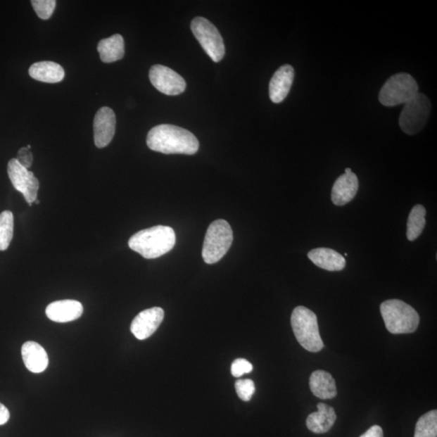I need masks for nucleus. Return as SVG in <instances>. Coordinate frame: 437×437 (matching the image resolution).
Segmentation results:
<instances>
[{
  "instance_id": "1",
  "label": "nucleus",
  "mask_w": 437,
  "mask_h": 437,
  "mask_svg": "<svg viewBox=\"0 0 437 437\" xmlns=\"http://www.w3.org/2000/svg\"><path fill=\"white\" fill-rule=\"evenodd\" d=\"M147 144L151 150L164 154L194 155L199 148L198 140L193 133L170 124L151 129Z\"/></svg>"
},
{
  "instance_id": "2",
  "label": "nucleus",
  "mask_w": 437,
  "mask_h": 437,
  "mask_svg": "<svg viewBox=\"0 0 437 437\" xmlns=\"http://www.w3.org/2000/svg\"><path fill=\"white\" fill-rule=\"evenodd\" d=\"M175 243V230L169 226L158 225L138 232L129 239L128 245L144 258L153 259L169 253Z\"/></svg>"
},
{
  "instance_id": "3",
  "label": "nucleus",
  "mask_w": 437,
  "mask_h": 437,
  "mask_svg": "<svg viewBox=\"0 0 437 437\" xmlns=\"http://www.w3.org/2000/svg\"><path fill=\"white\" fill-rule=\"evenodd\" d=\"M381 314L388 331L392 334L413 333L419 327L418 312L403 300L393 299L383 302Z\"/></svg>"
},
{
  "instance_id": "4",
  "label": "nucleus",
  "mask_w": 437,
  "mask_h": 437,
  "mask_svg": "<svg viewBox=\"0 0 437 437\" xmlns=\"http://www.w3.org/2000/svg\"><path fill=\"white\" fill-rule=\"evenodd\" d=\"M291 324L295 336L302 347L311 353L320 352L324 344L314 312L304 306L295 308L291 314Z\"/></svg>"
},
{
  "instance_id": "5",
  "label": "nucleus",
  "mask_w": 437,
  "mask_h": 437,
  "mask_svg": "<svg viewBox=\"0 0 437 437\" xmlns=\"http://www.w3.org/2000/svg\"><path fill=\"white\" fill-rule=\"evenodd\" d=\"M234 241L233 230L224 220L214 221L208 227L203 242L202 256L208 264L217 263L229 251Z\"/></svg>"
},
{
  "instance_id": "6",
  "label": "nucleus",
  "mask_w": 437,
  "mask_h": 437,
  "mask_svg": "<svg viewBox=\"0 0 437 437\" xmlns=\"http://www.w3.org/2000/svg\"><path fill=\"white\" fill-rule=\"evenodd\" d=\"M419 93L417 81L407 73H398L388 79L379 94L383 106L392 107L406 104Z\"/></svg>"
},
{
  "instance_id": "7",
  "label": "nucleus",
  "mask_w": 437,
  "mask_h": 437,
  "mask_svg": "<svg viewBox=\"0 0 437 437\" xmlns=\"http://www.w3.org/2000/svg\"><path fill=\"white\" fill-rule=\"evenodd\" d=\"M431 105L429 97L418 93L405 104L399 118V126L403 131L414 136L422 131L430 116Z\"/></svg>"
},
{
  "instance_id": "8",
  "label": "nucleus",
  "mask_w": 437,
  "mask_h": 437,
  "mask_svg": "<svg viewBox=\"0 0 437 437\" xmlns=\"http://www.w3.org/2000/svg\"><path fill=\"white\" fill-rule=\"evenodd\" d=\"M191 30L204 51L215 63L222 61L225 55V46L217 27L208 19L198 16L192 21Z\"/></svg>"
},
{
  "instance_id": "9",
  "label": "nucleus",
  "mask_w": 437,
  "mask_h": 437,
  "mask_svg": "<svg viewBox=\"0 0 437 437\" xmlns=\"http://www.w3.org/2000/svg\"><path fill=\"white\" fill-rule=\"evenodd\" d=\"M8 174L16 191L23 194L25 201L32 206L37 201L39 182L34 172L25 168L15 158L11 159L8 165Z\"/></svg>"
},
{
  "instance_id": "10",
  "label": "nucleus",
  "mask_w": 437,
  "mask_h": 437,
  "mask_svg": "<svg viewBox=\"0 0 437 437\" xmlns=\"http://www.w3.org/2000/svg\"><path fill=\"white\" fill-rule=\"evenodd\" d=\"M149 79L154 87L165 95H179L186 88L184 78L163 65H154L151 68Z\"/></svg>"
},
{
  "instance_id": "11",
  "label": "nucleus",
  "mask_w": 437,
  "mask_h": 437,
  "mask_svg": "<svg viewBox=\"0 0 437 437\" xmlns=\"http://www.w3.org/2000/svg\"><path fill=\"white\" fill-rule=\"evenodd\" d=\"M165 312L161 308L153 307L145 310L134 318L131 331L139 340L152 336L163 322Z\"/></svg>"
},
{
  "instance_id": "12",
  "label": "nucleus",
  "mask_w": 437,
  "mask_h": 437,
  "mask_svg": "<svg viewBox=\"0 0 437 437\" xmlns=\"http://www.w3.org/2000/svg\"><path fill=\"white\" fill-rule=\"evenodd\" d=\"M115 113L109 107H101L94 120V142L97 148L109 145L115 134Z\"/></svg>"
},
{
  "instance_id": "13",
  "label": "nucleus",
  "mask_w": 437,
  "mask_h": 437,
  "mask_svg": "<svg viewBox=\"0 0 437 437\" xmlns=\"http://www.w3.org/2000/svg\"><path fill=\"white\" fill-rule=\"evenodd\" d=\"M84 308L75 300H62L52 302L46 307V315L53 322L64 323L78 319L82 316Z\"/></svg>"
},
{
  "instance_id": "14",
  "label": "nucleus",
  "mask_w": 437,
  "mask_h": 437,
  "mask_svg": "<svg viewBox=\"0 0 437 437\" xmlns=\"http://www.w3.org/2000/svg\"><path fill=\"white\" fill-rule=\"evenodd\" d=\"M295 72L291 65H284L274 72L269 85L270 99L274 103H280L289 94Z\"/></svg>"
},
{
  "instance_id": "15",
  "label": "nucleus",
  "mask_w": 437,
  "mask_h": 437,
  "mask_svg": "<svg viewBox=\"0 0 437 437\" xmlns=\"http://www.w3.org/2000/svg\"><path fill=\"white\" fill-rule=\"evenodd\" d=\"M359 189L358 177L354 172L344 174L337 178L332 188L331 201L336 206H344L357 194Z\"/></svg>"
},
{
  "instance_id": "16",
  "label": "nucleus",
  "mask_w": 437,
  "mask_h": 437,
  "mask_svg": "<svg viewBox=\"0 0 437 437\" xmlns=\"http://www.w3.org/2000/svg\"><path fill=\"white\" fill-rule=\"evenodd\" d=\"M312 263L329 272H340L346 266L345 258L336 251L328 248H317L308 253Z\"/></svg>"
},
{
  "instance_id": "17",
  "label": "nucleus",
  "mask_w": 437,
  "mask_h": 437,
  "mask_svg": "<svg viewBox=\"0 0 437 437\" xmlns=\"http://www.w3.org/2000/svg\"><path fill=\"white\" fill-rule=\"evenodd\" d=\"M336 418V412L332 407L320 403L317 404V412L308 417L307 428L316 434L326 433L331 429Z\"/></svg>"
},
{
  "instance_id": "18",
  "label": "nucleus",
  "mask_w": 437,
  "mask_h": 437,
  "mask_svg": "<svg viewBox=\"0 0 437 437\" xmlns=\"http://www.w3.org/2000/svg\"><path fill=\"white\" fill-rule=\"evenodd\" d=\"M21 355L29 371L34 374H40L46 369L49 364L48 355L40 344L32 341L25 343L21 348Z\"/></svg>"
},
{
  "instance_id": "19",
  "label": "nucleus",
  "mask_w": 437,
  "mask_h": 437,
  "mask_svg": "<svg viewBox=\"0 0 437 437\" xmlns=\"http://www.w3.org/2000/svg\"><path fill=\"white\" fill-rule=\"evenodd\" d=\"M29 74L32 79L50 84L61 82L65 75L61 65L51 61H42L32 64L29 69Z\"/></svg>"
},
{
  "instance_id": "20",
  "label": "nucleus",
  "mask_w": 437,
  "mask_h": 437,
  "mask_svg": "<svg viewBox=\"0 0 437 437\" xmlns=\"http://www.w3.org/2000/svg\"><path fill=\"white\" fill-rule=\"evenodd\" d=\"M310 386L312 393L321 399H331L337 395L336 381L326 371L317 370L312 372Z\"/></svg>"
},
{
  "instance_id": "21",
  "label": "nucleus",
  "mask_w": 437,
  "mask_h": 437,
  "mask_svg": "<svg viewBox=\"0 0 437 437\" xmlns=\"http://www.w3.org/2000/svg\"><path fill=\"white\" fill-rule=\"evenodd\" d=\"M101 61L106 63L120 61L125 55V43L120 34L102 39L97 46Z\"/></svg>"
},
{
  "instance_id": "22",
  "label": "nucleus",
  "mask_w": 437,
  "mask_h": 437,
  "mask_svg": "<svg viewBox=\"0 0 437 437\" xmlns=\"http://www.w3.org/2000/svg\"><path fill=\"white\" fill-rule=\"evenodd\" d=\"M426 209L422 205L417 204L412 209L407 220V236L413 241L423 233L426 224Z\"/></svg>"
},
{
  "instance_id": "23",
  "label": "nucleus",
  "mask_w": 437,
  "mask_h": 437,
  "mask_svg": "<svg viewBox=\"0 0 437 437\" xmlns=\"http://www.w3.org/2000/svg\"><path fill=\"white\" fill-rule=\"evenodd\" d=\"M14 230L13 214L10 210L0 213V251L8 249L13 240Z\"/></svg>"
},
{
  "instance_id": "24",
  "label": "nucleus",
  "mask_w": 437,
  "mask_h": 437,
  "mask_svg": "<svg viewBox=\"0 0 437 437\" xmlns=\"http://www.w3.org/2000/svg\"><path fill=\"white\" fill-rule=\"evenodd\" d=\"M437 436V412L436 410L426 413L421 417L415 427L414 437Z\"/></svg>"
},
{
  "instance_id": "25",
  "label": "nucleus",
  "mask_w": 437,
  "mask_h": 437,
  "mask_svg": "<svg viewBox=\"0 0 437 437\" xmlns=\"http://www.w3.org/2000/svg\"><path fill=\"white\" fill-rule=\"evenodd\" d=\"M31 4L37 15L42 20L50 19L56 7L55 0H32Z\"/></svg>"
},
{
  "instance_id": "26",
  "label": "nucleus",
  "mask_w": 437,
  "mask_h": 437,
  "mask_svg": "<svg viewBox=\"0 0 437 437\" xmlns=\"http://www.w3.org/2000/svg\"><path fill=\"white\" fill-rule=\"evenodd\" d=\"M237 395L245 402H249L255 392V385L252 380H239L235 383Z\"/></svg>"
},
{
  "instance_id": "27",
  "label": "nucleus",
  "mask_w": 437,
  "mask_h": 437,
  "mask_svg": "<svg viewBox=\"0 0 437 437\" xmlns=\"http://www.w3.org/2000/svg\"><path fill=\"white\" fill-rule=\"evenodd\" d=\"M253 371V365L246 359H236L231 366V372L235 377L250 374Z\"/></svg>"
},
{
  "instance_id": "28",
  "label": "nucleus",
  "mask_w": 437,
  "mask_h": 437,
  "mask_svg": "<svg viewBox=\"0 0 437 437\" xmlns=\"http://www.w3.org/2000/svg\"><path fill=\"white\" fill-rule=\"evenodd\" d=\"M15 159L18 160L19 163L24 166L25 168L29 170L32 165L34 158H32L30 149L27 147H24L21 148L18 151V156H16Z\"/></svg>"
},
{
  "instance_id": "29",
  "label": "nucleus",
  "mask_w": 437,
  "mask_h": 437,
  "mask_svg": "<svg viewBox=\"0 0 437 437\" xmlns=\"http://www.w3.org/2000/svg\"><path fill=\"white\" fill-rule=\"evenodd\" d=\"M360 437H383V430L380 426L374 425Z\"/></svg>"
},
{
  "instance_id": "30",
  "label": "nucleus",
  "mask_w": 437,
  "mask_h": 437,
  "mask_svg": "<svg viewBox=\"0 0 437 437\" xmlns=\"http://www.w3.org/2000/svg\"><path fill=\"white\" fill-rule=\"evenodd\" d=\"M10 418V412L6 407L0 403V425H4L8 422Z\"/></svg>"
},
{
  "instance_id": "31",
  "label": "nucleus",
  "mask_w": 437,
  "mask_h": 437,
  "mask_svg": "<svg viewBox=\"0 0 437 437\" xmlns=\"http://www.w3.org/2000/svg\"><path fill=\"white\" fill-rule=\"evenodd\" d=\"M350 172H353L352 170H350V168H347L346 170H345V174H350Z\"/></svg>"
},
{
  "instance_id": "32",
  "label": "nucleus",
  "mask_w": 437,
  "mask_h": 437,
  "mask_svg": "<svg viewBox=\"0 0 437 437\" xmlns=\"http://www.w3.org/2000/svg\"><path fill=\"white\" fill-rule=\"evenodd\" d=\"M35 203H36L37 204H39V203H40V201H39V199H37V201H35Z\"/></svg>"
},
{
  "instance_id": "33",
  "label": "nucleus",
  "mask_w": 437,
  "mask_h": 437,
  "mask_svg": "<svg viewBox=\"0 0 437 437\" xmlns=\"http://www.w3.org/2000/svg\"><path fill=\"white\" fill-rule=\"evenodd\" d=\"M344 256H348V253H345Z\"/></svg>"
}]
</instances>
